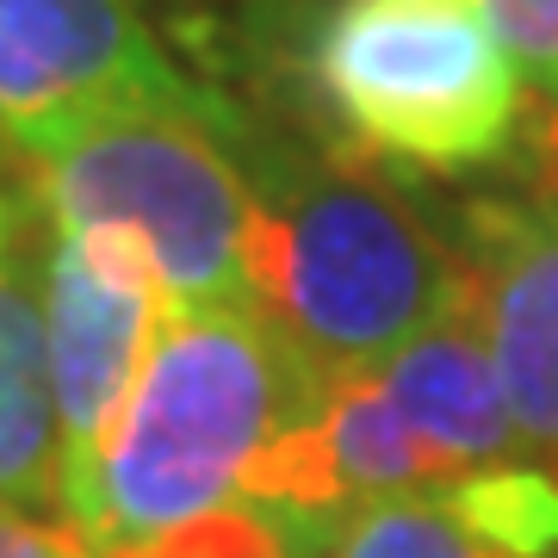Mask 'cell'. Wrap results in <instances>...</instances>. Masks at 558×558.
I'll use <instances>...</instances> for the list:
<instances>
[{"label": "cell", "mask_w": 558, "mask_h": 558, "mask_svg": "<svg viewBox=\"0 0 558 558\" xmlns=\"http://www.w3.org/2000/svg\"><path fill=\"white\" fill-rule=\"evenodd\" d=\"M304 87L336 156L410 174L490 168L527 112L478 0H336L311 32Z\"/></svg>", "instance_id": "cell-3"}, {"label": "cell", "mask_w": 558, "mask_h": 558, "mask_svg": "<svg viewBox=\"0 0 558 558\" xmlns=\"http://www.w3.org/2000/svg\"><path fill=\"white\" fill-rule=\"evenodd\" d=\"M44 236L50 223L25 248L0 255V502L13 509H62L69 484L50 329L38 311Z\"/></svg>", "instance_id": "cell-9"}, {"label": "cell", "mask_w": 558, "mask_h": 558, "mask_svg": "<svg viewBox=\"0 0 558 558\" xmlns=\"http://www.w3.org/2000/svg\"><path fill=\"white\" fill-rule=\"evenodd\" d=\"M311 435H317L348 509L385 497H428L440 484L465 478L435 447H422L410 435L398 403L385 398L379 373H336L329 391H323V410L311 416Z\"/></svg>", "instance_id": "cell-10"}, {"label": "cell", "mask_w": 558, "mask_h": 558, "mask_svg": "<svg viewBox=\"0 0 558 558\" xmlns=\"http://www.w3.org/2000/svg\"><path fill=\"white\" fill-rule=\"evenodd\" d=\"M472 539L502 558H558V472L553 465H484L435 490Z\"/></svg>", "instance_id": "cell-11"}, {"label": "cell", "mask_w": 558, "mask_h": 558, "mask_svg": "<svg viewBox=\"0 0 558 558\" xmlns=\"http://www.w3.org/2000/svg\"><path fill=\"white\" fill-rule=\"evenodd\" d=\"M0 558H94V553H87V539L69 521L57 527V521L0 502Z\"/></svg>", "instance_id": "cell-15"}, {"label": "cell", "mask_w": 558, "mask_h": 558, "mask_svg": "<svg viewBox=\"0 0 558 558\" xmlns=\"http://www.w3.org/2000/svg\"><path fill=\"white\" fill-rule=\"evenodd\" d=\"M156 260L131 230H62L50 223L44 242V329H50V379L62 410V453L69 478L100 453L106 428L119 422L143 360L161 336ZM69 490V484H62Z\"/></svg>", "instance_id": "cell-6"}, {"label": "cell", "mask_w": 558, "mask_h": 558, "mask_svg": "<svg viewBox=\"0 0 558 558\" xmlns=\"http://www.w3.org/2000/svg\"><path fill=\"white\" fill-rule=\"evenodd\" d=\"M255 311L323 373H373L472 304V274L428 205L360 156L248 143Z\"/></svg>", "instance_id": "cell-1"}, {"label": "cell", "mask_w": 558, "mask_h": 558, "mask_svg": "<svg viewBox=\"0 0 558 558\" xmlns=\"http://www.w3.org/2000/svg\"><path fill=\"white\" fill-rule=\"evenodd\" d=\"M453 248L472 274V304L521 447L558 472V205L527 193L465 199Z\"/></svg>", "instance_id": "cell-7"}, {"label": "cell", "mask_w": 558, "mask_h": 558, "mask_svg": "<svg viewBox=\"0 0 558 558\" xmlns=\"http://www.w3.org/2000/svg\"><path fill=\"white\" fill-rule=\"evenodd\" d=\"M223 94L180 75L137 0H0V149L20 161L124 112H199Z\"/></svg>", "instance_id": "cell-5"}, {"label": "cell", "mask_w": 558, "mask_h": 558, "mask_svg": "<svg viewBox=\"0 0 558 558\" xmlns=\"http://www.w3.org/2000/svg\"><path fill=\"white\" fill-rule=\"evenodd\" d=\"M515 75L534 81L539 100L558 106V0H478Z\"/></svg>", "instance_id": "cell-14"}, {"label": "cell", "mask_w": 558, "mask_h": 558, "mask_svg": "<svg viewBox=\"0 0 558 558\" xmlns=\"http://www.w3.org/2000/svg\"><path fill=\"white\" fill-rule=\"evenodd\" d=\"M329 539L336 534L304 527V521L260 509V502H223V509H205L168 534H149L100 558H323Z\"/></svg>", "instance_id": "cell-12"}, {"label": "cell", "mask_w": 558, "mask_h": 558, "mask_svg": "<svg viewBox=\"0 0 558 558\" xmlns=\"http://www.w3.org/2000/svg\"><path fill=\"white\" fill-rule=\"evenodd\" d=\"M373 373H379L385 398L398 403V416L410 422V435L422 447H435L453 472L502 465L509 453H521V435H515V416H509V398H502L478 304L428 323L416 341H403L398 354L385 366H373Z\"/></svg>", "instance_id": "cell-8"}, {"label": "cell", "mask_w": 558, "mask_h": 558, "mask_svg": "<svg viewBox=\"0 0 558 558\" xmlns=\"http://www.w3.org/2000/svg\"><path fill=\"white\" fill-rule=\"evenodd\" d=\"M329 558H502V553H490L484 539L465 534L453 509L428 490V497L360 502L336 527Z\"/></svg>", "instance_id": "cell-13"}, {"label": "cell", "mask_w": 558, "mask_h": 558, "mask_svg": "<svg viewBox=\"0 0 558 558\" xmlns=\"http://www.w3.org/2000/svg\"><path fill=\"white\" fill-rule=\"evenodd\" d=\"M44 218L62 230H131L174 311H255L248 124L230 100L199 112H124L25 161Z\"/></svg>", "instance_id": "cell-4"}, {"label": "cell", "mask_w": 558, "mask_h": 558, "mask_svg": "<svg viewBox=\"0 0 558 558\" xmlns=\"http://www.w3.org/2000/svg\"><path fill=\"white\" fill-rule=\"evenodd\" d=\"M7 161H13V149H0V255L25 248V242L50 223L44 218V205H38V193H32V174L7 180Z\"/></svg>", "instance_id": "cell-16"}, {"label": "cell", "mask_w": 558, "mask_h": 558, "mask_svg": "<svg viewBox=\"0 0 558 558\" xmlns=\"http://www.w3.org/2000/svg\"><path fill=\"white\" fill-rule=\"evenodd\" d=\"M329 379L260 311H174L62 515L100 558L223 509L248 465L323 410Z\"/></svg>", "instance_id": "cell-2"}]
</instances>
